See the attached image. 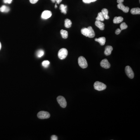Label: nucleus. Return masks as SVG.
<instances>
[{
  "label": "nucleus",
  "mask_w": 140,
  "mask_h": 140,
  "mask_svg": "<svg viewBox=\"0 0 140 140\" xmlns=\"http://www.w3.org/2000/svg\"><path fill=\"white\" fill-rule=\"evenodd\" d=\"M94 87L95 90L100 91L105 90L107 86L105 84L102 82L96 81L94 83Z\"/></svg>",
  "instance_id": "1"
},
{
  "label": "nucleus",
  "mask_w": 140,
  "mask_h": 140,
  "mask_svg": "<svg viewBox=\"0 0 140 140\" xmlns=\"http://www.w3.org/2000/svg\"><path fill=\"white\" fill-rule=\"evenodd\" d=\"M79 65L81 68L85 69L88 67V63L85 58L83 56L79 57L78 59Z\"/></svg>",
  "instance_id": "2"
},
{
  "label": "nucleus",
  "mask_w": 140,
  "mask_h": 140,
  "mask_svg": "<svg viewBox=\"0 0 140 140\" xmlns=\"http://www.w3.org/2000/svg\"><path fill=\"white\" fill-rule=\"evenodd\" d=\"M67 55L68 51L64 48H62L58 51V57L60 60L64 59L67 57Z\"/></svg>",
  "instance_id": "3"
},
{
  "label": "nucleus",
  "mask_w": 140,
  "mask_h": 140,
  "mask_svg": "<svg viewBox=\"0 0 140 140\" xmlns=\"http://www.w3.org/2000/svg\"><path fill=\"white\" fill-rule=\"evenodd\" d=\"M57 100L58 104L62 108H65L67 106V102L64 97L62 96H59L57 98Z\"/></svg>",
  "instance_id": "4"
},
{
  "label": "nucleus",
  "mask_w": 140,
  "mask_h": 140,
  "mask_svg": "<svg viewBox=\"0 0 140 140\" xmlns=\"http://www.w3.org/2000/svg\"><path fill=\"white\" fill-rule=\"evenodd\" d=\"M50 116V113L48 112L41 111L38 114V117L40 119H46L49 118Z\"/></svg>",
  "instance_id": "5"
},
{
  "label": "nucleus",
  "mask_w": 140,
  "mask_h": 140,
  "mask_svg": "<svg viewBox=\"0 0 140 140\" xmlns=\"http://www.w3.org/2000/svg\"><path fill=\"white\" fill-rule=\"evenodd\" d=\"M125 71L129 78L131 79L133 78L134 76V72L130 66H127L125 67Z\"/></svg>",
  "instance_id": "6"
},
{
  "label": "nucleus",
  "mask_w": 140,
  "mask_h": 140,
  "mask_svg": "<svg viewBox=\"0 0 140 140\" xmlns=\"http://www.w3.org/2000/svg\"><path fill=\"white\" fill-rule=\"evenodd\" d=\"M100 66L105 69H109L110 67V64L107 59H104L100 62Z\"/></svg>",
  "instance_id": "7"
},
{
  "label": "nucleus",
  "mask_w": 140,
  "mask_h": 140,
  "mask_svg": "<svg viewBox=\"0 0 140 140\" xmlns=\"http://www.w3.org/2000/svg\"><path fill=\"white\" fill-rule=\"evenodd\" d=\"M52 15V13L50 11L46 10L44 11L41 15V18L43 19H47L50 18Z\"/></svg>",
  "instance_id": "8"
},
{
  "label": "nucleus",
  "mask_w": 140,
  "mask_h": 140,
  "mask_svg": "<svg viewBox=\"0 0 140 140\" xmlns=\"http://www.w3.org/2000/svg\"><path fill=\"white\" fill-rule=\"evenodd\" d=\"M117 8L121 10L123 12L125 13H127L129 10V7L124 6L123 3L118 4L117 5Z\"/></svg>",
  "instance_id": "9"
},
{
  "label": "nucleus",
  "mask_w": 140,
  "mask_h": 140,
  "mask_svg": "<svg viewBox=\"0 0 140 140\" xmlns=\"http://www.w3.org/2000/svg\"><path fill=\"white\" fill-rule=\"evenodd\" d=\"M95 25L98 27L100 30H104V29L105 25L101 21L96 20L95 22Z\"/></svg>",
  "instance_id": "10"
},
{
  "label": "nucleus",
  "mask_w": 140,
  "mask_h": 140,
  "mask_svg": "<svg viewBox=\"0 0 140 140\" xmlns=\"http://www.w3.org/2000/svg\"><path fill=\"white\" fill-rule=\"evenodd\" d=\"M113 50L112 46H107L105 48V50L104 51V54L106 56L109 55L111 53L112 51Z\"/></svg>",
  "instance_id": "11"
},
{
  "label": "nucleus",
  "mask_w": 140,
  "mask_h": 140,
  "mask_svg": "<svg viewBox=\"0 0 140 140\" xmlns=\"http://www.w3.org/2000/svg\"><path fill=\"white\" fill-rule=\"evenodd\" d=\"M95 41L98 42L101 46H103L105 45L106 41V39L105 37H100L98 38H95Z\"/></svg>",
  "instance_id": "12"
},
{
  "label": "nucleus",
  "mask_w": 140,
  "mask_h": 140,
  "mask_svg": "<svg viewBox=\"0 0 140 140\" xmlns=\"http://www.w3.org/2000/svg\"><path fill=\"white\" fill-rule=\"evenodd\" d=\"M87 28L89 30V35L88 36V37L89 38H94L95 36V33L92 27L89 26Z\"/></svg>",
  "instance_id": "13"
},
{
  "label": "nucleus",
  "mask_w": 140,
  "mask_h": 140,
  "mask_svg": "<svg viewBox=\"0 0 140 140\" xmlns=\"http://www.w3.org/2000/svg\"><path fill=\"white\" fill-rule=\"evenodd\" d=\"M123 20V18L121 17H115L113 19V23L115 24H119Z\"/></svg>",
  "instance_id": "14"
},
{
  "label": "nucleus",
  "mask_w": 140,
  "mask_h": 140,
  "mask_svg": "<svg viewBox=\"0 0 140 140\" xmlns=\"http://www.w3.org/2000/svg\"><path fill=\"white\" fill-rule=\"evenodd\" d=\"M102 13L104 16V18L106 20H108L109 18V17L108 16V10L105 8L103 9L102 10Z\"/></svg>",
  "instance_id": "15"
},
{
  "label": "nucleus",
  "mask_w": 140,
  "mask_h": 140,
  "mask_svg": "<svg viewBox=\"0 0 140 140\" xmlns=\"http://www.w3.org/2000/svg\"><path fill=\"white\" fill-rule=\"evenodd\" d=\"M130 13L132 15H140V9L138 8H132L131 10Z\"/></svg>",
  "instance_id": "16"
},
{
  "label": "nucleus",
  "mask_w": 140,
  "mask_h": 140,
  "mask_svg": "<svg viewBox=\"0 0 140 140\" xmlns=\"http://www.w3.org/2000/svg\"><path fill=\"white\" fill-rule=\"evenodd\" d=\"M60 9L61 11V13L66 14L67 13V6L64 5L63 4L60 5Z\"/></svg>",
  "instance_id": "17"
},
{
  "label": "nucleus",
  "mask_w": 140,
  "mask_h": 140,
  "mask_svg": "<svg viewBox=\"0 0 140 140\" xmlns=\"http://www.w3.org/2000/svg\"><path fill=\"white\" fill-rule=\"evenodd\" d=\"M71 21L69 19H66L65 20V26L66 28H69L72 26Z\"/></svg>",
  "instance_id": "18"
},
{
  "label": "nucleus",
  "mask_w": 140,
  "mask_h": 140,
  "mask_svg": "<svg viewBox=\"0 0 140 140\" xmlns=\"http://www.w3.org/2000/svg\"><path fill=\"white\" fill-rule=\"evenodd\" d=\"M81 33L84 36L88 37L89 35V30L88 28H83L81 30Z\"/></svg>",
  "instance_id": "19"
},
{
  "label": "nucleus",
  "mask_w": 140,
  "mask_h": 140,
  "mask_svg": "<svg viewBox=\"0 0 140 140\" xmlns=\"http://www.w3.org/2000/svg\"><path fill=\"white\" fill-rule=\"evenodd\" d=\"M10 8L6 6L3 5L0 8V12H1L7 13L10 11Z\"/></svg>",
  "instance_id": "20"
},
{
  "label": "nucleus",
  "mask_w": 140,
  "mask_h": 140,
  "mask_svg": "<svg viewBox=\"0 0 140 140\" xmlns=\"http://www.w3.org/2000/svg\"><path fill=\"white\" fill-rule=\"evenodd\" d=\"M60 34L63 38L67 39L68 38V33L67 31L65 30H61L60 31Z\"/></svg>",
  "instance_id": "21"
},
{
  "label": "nucleus",
  "mask_w": 140,
  "mask_h": 140,
  "mask_svg": "<svg viewBox=\"0 0 140 140\" xmlns=\"http://www.w3.org/2000/svg\"><path fill=\"white\" fill-rule=\"evenodd\" d=\"M96 19L97 20H98V21H101L103 22L104 20V16L103 15L102 12H100L98 14V16Z\"/></svg>",
  "instance_id": "22"
},
{
  "label": "nucleus",
  "mask_w": 140,
  "mask_h": 140,
  "mask_svg": "<svg viewBox=\"0 0 140 140\" xmlns=\"http://www.w3.org/2000/svg\"><path fill=\"white\" fill-rule=\"evenodd\" d=\"M44 51L43 50H40L38 51L37 52V56L39 58H41L43 57L44 55Z\"/></svg>",
  "instance_id": "23"
},
{
  "label": "nucleus",
  "mask_w": 140,
  "mask_h": 140,
  "mask_svg": "<svg viewBox=\"0 0 140 140\" xmlns=\"http://www.w3.org/2000/svg\"><path fill=\"white\" fill-rule=\"evenodd\" d=\"M42 65L45 68H47L50 64V62L48 60H45L42 62Z\"/></svg>",
  "instance_id": "24"
},
{
  "label": "nucleus",
  "mask_w": 140,
  "mask_h": 140,
  "mask_svg": "<svg viewBox=\"0 0 140 140\" xmlns=\"http://www.w3.org/2000/svg\"><path fill=\"white\" fill-rule=\"evenodd\" d=\"M120 29L122 31V30H124L125 29H127V27H128V26H127L126 24H125V22H123V23H122V24L120 25Z\"/></svg>",
  "instance_id": "25"
},
{
  "label": "nucleus",
  "mask_w": 140,
  "mask_h": 140,
  "mask_svg": "<svg viewBox=\"0 0 140 140\" xmlns=\"http://www.w3.org/2000/svg\"><path fill=\"white\" fill-rule=\"evenodd\" d=\"M97 0H83V1L84 3L90 4L91 3L95 2Z\"/></svg>",
  "instance_id": "26"
},
{
  "label": "nucleus",
  "mask_w": 140,
  "mask_h": 140,
  "mask_svg": "<svg viewBox=\"0 0 140 140\" xmlns=\"http://www.w3.org/2000/svg\"><path fill=\"white\" fill-rule=\"evenodd\" d=\"M51 140H57L58 137L55 135H53L51 137Z\"/></svg>",
  "instance_id": "27"
},
{
  "label": "nucleus",
  "mask_w": 140,
  "mask_h": 140,
  "mask_svg": "<svg viewBox=\"0 0 140 140\" xmlns=\"http://www.w3.org/2000/svg\"><path fill=\"white\" fill-rule=\"evenodd\" d=\"M13 0H4V3H5L10 4L12 3Z\"/></svg>",
  "instance_id": "28"
},
{
  "label": "nucleus",
  "mask_w": 140,
  "mask_h": 140,
  "mask_svg": "<svg viewBox=\"0 0 140 140\" xmlns=\"http://www.w3.org/2000/svg\"><path fill=\"white\" fill-rule=\"evenodd\" d=\"M121 30L120 29H117V30H116V31H115V34L116 35H118L121 33Z\"/></svg>",
  "instance_id": "29"
},
{
  "label": "nucleus",
  "mask_w": 140,
  "mask_h": 140,
  "mask_svg": "<svg viewBox=\"0 0 140 140\" xmlns=\"http://www.w3.org/2000/svg\"><path fill=\"white\" fill-rule=\"evenodd\" d=\"M39 0H29L30 3L32 4L36 3Z\"/></svg>",
  "instance_id": "30"
},
{
  "label": "nucleus",
  "mask_w": 140,
  "mask_h": 140,
  "mask_svg": "<svg viewBox=\"0 0 140 140\" xmlns=\"http://www.w3.org/2000/svg\"><path fill=\"white\" fill-rule=\"evenodd\" d=\"M117 3H123V2H124V0H117Z\"/></svg>",
  "instance_id": "31"
},
{
  "label": "nucleus",
  "mask_w": 140,
  "mask_h": 140,
  "mask_svg": "<svg viewBox=\"0 0 140 140\" xmlns=\"http://www.w3.org/2000/svg\"><path fill=\"white\" fill-rule=\"evenodd\" d=\"M62 0H56V2H57V3L58 4H59L61 2H62Z\"/></svg>",
  "instance_id": "32"
},
{
  "label": "nucleus",
  "mask_w": 140,
  "mask_h": 140,
  "mask_svg": "<svg viewBox=\"0 0 140 140\" xmlns=\"http://www.w3.org/2000/svg\"><path fill=\"white\" fill-rule=\"evenodd\" d=\"M51 2H52V3H55L56 2V0H51Z\"/></svg>",
  "instance_id": "33"
},
{
  "label": "nucleus",
  "mask_w": 140,
  "mask_h": 140,
  "mask_svg": "<svg viewBox=\"0 0 140 140\" xmlns=\"http://www.w3.org/2000/svg\"><path fill=\"white\" fill-rule=\"evenodd\" d=\"M57 8V3H56L55 5V8Z\"/></svg>",
  "instance_id": "34"
},
{
  "label": "nucleus",
  "mask_w": 140,
  "mask_h": 140,
  "mask_svg": "<svg viewBox=\"0 0 140 140\" xmlns=\"http://www.w3.org/2000/svg\"><path fill=\"white\" fill-rule=\"evenodd\" d=\"M1 42H0V50H1Z\"/></svg>",
  "instance_id": "35"
},
{
  "label": "nucleus",
  "mask_w": 140,
  "mask_h": 140,
  "mask_svg": "<svg viewBox=\"0 0 140 140\" xmlns=\"http://www.w3.org/2000/svg\"><path fill=\"white\" fill-rule=\"evenodd\" d=\"M139 1H140V0H139Z\"/></svg>",
  "instance_id": "36"
}]
</instances>
